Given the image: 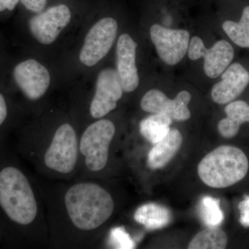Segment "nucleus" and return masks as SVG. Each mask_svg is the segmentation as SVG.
Wrapping results in <instances>:
<instances>
[{
	"label": "nucleus",
	"instance_id": "423d86ee",
	"mask_svg": "<svg viewBox=\"0 0 249 249\" xmlns=\"http://www.w3.org/2000/svg\"><path fill=\"white\" fill-rule=\"evenodd\" d=\"M11 78L18 89L31 103L40 102L60 85L53 62L29 53L15 64Z\"/></svg>",
	"mask_w": 249,
	"mask_h": 249
},
{
	"label": "nucleus",
	"instance_id": "9d476101",
	"mask_svg": "<svg viewBox=\"0 0 249 249\" xmlns=\"http://www.w3.org/2000/svg\"><path fill=\"white\" fill-rule=\"evenodd\" d=\"M114 67L124 93H131L140 85L138 67L139 43L128 31H121L114 49Z\"/></svg>",
	"mask_w": 249,
	"mask_h": 249
},
{
	"label": "nucleus",
	"instance_id": "39448f33",
	"mask_svg": "<svg viewBox=\"0 0 249 249\" xmlns=\"http://www.w3.org/2000/svg\"><path fill=\"white\" fill-rule=\"evenodd\" d=\"M0 206L11 220L22 225L31 224L37 216V201L30 183L14 167L0 172Z\"/></svg>",
	"mask_w": 249,
	"mask_h": 249
},
{
	"label": "nucleus",
	"instance_id": "1a4fd4ad",
	"mask_svg": "<svg viewBox=\"0 0 249 249\" xmlns=\"http://www.w3.org/2000/svg\"><path fill=\"white\" fill-rule=\"evenodd\" d=\"M78 138L70 122L59 124L45 155V164L58 173H71L78 158Z\"/></svg>",
	"mask_w": 249,
	"mask_h": 249
},
{
	"label": "nucleus",
	"instance_id": "aec40b11",
	"mask_svg": "<svg viewBox=\"0 0 249 249\" xmlns=\"http://www.w3.org/2000/svg\"><path fill=\"white\" fill-rule=\"evenodd\" d=\"M228 237L218 227H208L198 232L190 242L189 249H224L227 247Z\"/></svg>",
	"mask_w": 249,
	"mask_h": 249
},
{
	"label": "nucleus",
	"instance_id": "f03ea898",
	"mask_svg": "<svg viewBox=\"0 0 249 249\" xmlns=\"http://www.w3.org/2000/svg\"><path fill=\"white\" fill-rule=\"evenodd\" d=\"M96 0H52L43 11L24 14L28 53L54 63L74 42Z\"/></svg>",
	"mask_w": 249,
	"mask_h": 249
},
{
	"label": "nucleus",
	"instance_id": "20e7f679",
	"mask_svg": "<svg viewBox=\"0 0 249 249\" xmlns=\"http://www.w3.org/2000/svg\"><path fill=\"white\" fill-rule=\"evenodd\" d=\"M249 168L248 158L241 149L222 145L203 158L198 165V175L207 186L224 188L242 181Z\"/></svg>",
	"mask_w": 249,
	"mask_h": 249
},
{
	"label": "nucleus",
	"instance_id": "b1692460",
	"mask_svg": "<svg viewBox=\"0 0 249 249\" xmlns=\"http://www.w3.org/2000/svg\"><path fill=\"white\" fill-rule=\"evenodd\" d=\"M240 211V222L242 226L249 227V196L245 198L239 205Z\"/></svg>",
	"mask_w": 249,
	"mask_h": 249
},
{
	"label": "nucleus",
	"instance_id": "0eeeda50",
	"mask_svg": "<svg viewBox=\"0 0 249 249\" xmlns=\"http://www.w3.org/2000/svg\"><path fill=\"white\" fill-rule=\"evenodd\" d=\"M87 81L92 87L88 107L90 117L97 120L115 110L124 92L114 65H103Z\"/></svg>",
	"mask_w": 249,
	"mask_h": 249
},
{
	"label": "nucleus",
	"instance_id": "dca6fc26",
	"mask_svg": "<svg viewBox=\"0 0 249 249\" xmlns=\"http://www.w3.org/2000/svg\"><path fill=\"white\" fill-rule=\"evenodd\" d=\"M224 111L227 117L219 121L218 131L224 138H233L241 125L249 123V105L244 101H233L228 103Z\"/></svg>",
	"mask_w": 249,
	"mask_h": 249
},
{
	"label": "nucleus",
	"instance_id": "2eb2a0df",
	"mask_svg": "<svg viewBox=\"0 0 249 249\" xmlns=\"http://www.w3.org/2000/svg\"><path fill=\"white\" fill-rule=\"evenodd\" d=\"M183 137L177 129H170L168 134L155 144L149 152L147 165L152 170L163 168L173 160L181 146Z\"/></svg>",
	"mask_w": 249,
	"mask_h": 249
},
{
	"label": "nucleus",
	"instance_id": "6ab92c4d",
	"mask_svg": "<svg viewBox=\"0 0 249 249\" xmlns=\"http://www.w3.org/2000/svg\"><path fill=\"white\" fill-rule=\"evenodd\" d=\"M222 29L235 45L241 48L249 49V6L243 9L238 22L225 21L223 22Z\"/></svg>",
	"mask_w": 249,
	"mask_h": 249
},
{
	"label": "nucleus",
	"instance_id": "7ed1b4c3",
	"mask_svg": "<svg viewBox=\"0 0 249 249\" xmlns=\"http://www.w3.org/2000/svg\"><path fill=\"white\" fill-rule=\"evenodd\" d=\"M69 217L75 227L94 230L107 222L114 212V202L107 191L96 183H77L65 197Z\"/></svg>",
	"mask_w": 249,
	"mask_h": 249
},
{
	"label": "nucleus",
	"instance_id": "f8f14e48",
	"mask_svg": "<svg viewBox=\"0 0 249 249\" xmlns=\"http://www.w3.org/2000/svg\"><path fill=\"white\" fill-rule=\"evenodd\" d=\"M149 34L159 58L165 65L175 66L188 53L191 40L188 31L154 24L149 29Z\"/></svg>",
	"mask_w": 249,
	"mask_h": 249
},
{
	"label": "nucleus",
	"instance_id": "f257e3e1",
	"mask_svg": "<svg viewBox=\"0 0 249 249\" xmlns=\"http://www.w3.org/2000/svg\"><path fill=\"white\" fill-rule=\"evenodd\" d=\"M96 0L74 42L54 65L60 85L87 81L106 64L122 29L119 17Z\"/></svg>",
	"mask_w": 249,
	"mask_h": 249
},
{
	"label": "nucleus",
	"instance_id": "5701e85b",
	"mask_svg": "<svg viewBox=\"0 0 249 249\" xmlns=\"http://www.w3.org/2000/svg\"><path fill=\"white\" fill-rule=\"evenodd\" d=\"M52 0H20L19 6L24 14H34L43 11Z\"/></svg>",
	"mask_w": 249,
	"mask_h": 249
},
{
	"label": "nucleus",
	"instance_id": "412c9836",
	"mask_svg": "<svg viewBox=\"0 0 249 249\" xmlns=\"http://www.w3.org/2000/svg\"><path fill=\"white\" fill-rule=\"evenodd\" d=\"M199 216L207 227H218L224 221L223 211L219 199L211 196L201 198L199 206Z\"/></svg>",
	"mask_w": 249,
	"mask_h": 249
},
{
	"label": "nucleus",
	"instance_id": "a878e982",
	"mask_svg": "<svg viewBox=\"0 0 249 249\" xmlns=\"http://www.w3.org/2000/svg\"><path fill=\"white\" fill-rule=\"evenodd\" d=\"M8 106L4 95L0 92V126L1 125L8 116Z\"/></svg>",
	"mask_w": 249,
	"mask_h": 249
},
{
	"label": "nucleus",
	"instance_id": "a211bd4d",
	"mask_svg": "<svg viewBox=\"0 0 249 249\" xmlns=\"http://www.w3.org/2000/svg\"><path fill=\"white\" fill-rule=\"evenodd\" d=\"M173 121L167 114H151L141 121L139 129L142 137L155 145L170 132Z\"/></svg>",
	"mask_w": 249,
	"mask_h": 249
},
{
	"label": "nucleus",
	"instance_id": "ddd939ff",
	"mask_svg": "<svg viewBox=\"0 0 249 249\" xmlns=\"http://www.w3.org/2000/svg\"><path fill=\"white\" fill-rule=\"evenodd\" d=\"M192 95L187 90L179 91L174 99H170L160 89L148 90L141 99L142 111L150 114H165L177 121H186L191 118L188 108Z\"/></svg>",
	"mask_w": 249,
	"mask_h": 249
},
{
	"label": "nucleus",
	"instance_id": "f3484780",
	"mask_svg": "<svg viewBox=\"0 0 249 249\" xmlns=\"http://www.w3.org/2000/svg\"><path fill=\"white\" fill-rule=\"evenodd\" d=\"M136 222L148 230H157L166 227L171 222V213L160 205L146 204L140 206L134 214Z\"/></svg>",
	"mask_w": 249,
	"mask_h": 249
},
{
	"label": "nucleus",
	"instance_id": "4be33fe9",
	"mask_svg": "<svg viewBox=\"0 0 249 249\" xmlns=\"http://www.w3.org/2000/svg\"><path fill=\"white\" fill-rule=\"evenodd\" d=\"M109 242L114 248L132 249L135 248V242L124 227L111 229L109 234Z\"/></svg>",
	"mask_w": 249,
	"mask_h": 249
},
{
	"label": "nucleus",
	"instance_id": "9b49d317",
	"mask_svg": "<svg viewBox=\"0 0 249 249\" xmlns=\"http://www.w3.org/2000/svg\"><path fill=\"white\" fill-rule=\"evenodd\" d=\"M187 54L193 61L202 58L205 74L208 78L215 79L231 64L235 51L231 44L225 40H218L211 48H206L202 39L196 36L190 40Z\"/></svg>",
	"mask_w": 249,
	"mask_h": 249
},
{
	"label": "nucleus",
	"instance_id": "4468645a",
	"mask_svg": "<svg viewBox=\"0 0 249 249\" xmlns=\"http://www.w3.org/2000/svg\"><path fill=\"white\" fill-rule=\"evenodd\" d=\"M213 87L211 98L214 103L225 105L235 101L249 84V72L239 62L231 64Z\"/></svg>",
	"mask_w": 249,
	"mask_h": 249
},
{
	"label": "nucleus",
	"instance_id": "393cba45",
	"mask_svg": "<svg viewBox=\"0 0 249 249\" xmlns=\"http://www.w3.org/2000/svg\"><path fill=\"white\" fill-rule=\"evenodd\" d=\"M20 0H0V14L11 13L19 5Z\"/></svg>",
	"mask_w": 249,
	"mask_h": 249
},
{
	"label": "nucleus",
	"instance_id": "6e6552de",
	"mask_svg": "<svg viewBox=\"0 0 249 249\" xmlns=\"http://www.w3.org/2000/svg\"><path fill=\"white\" fill-rule=\"evenodd\" d=\"M115 132V124L106 117L95 120L85 129L79 147L88 169L98 172L106 167Z\"/></svg>",
	"mask_w": 249,
	"mask_h": 249
}]
</instances>
